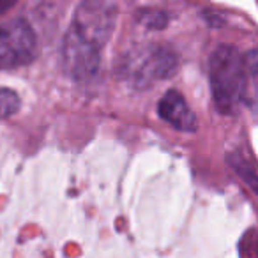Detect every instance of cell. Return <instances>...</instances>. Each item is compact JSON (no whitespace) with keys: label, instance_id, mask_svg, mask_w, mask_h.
Masks as SVG:
<instances>
[{"label":"cell","instance_id":"1","mask_svg":"<svg viewBox=\"0 0 258 258\" xmlns=\"http://www.w3.org/2000/svg\"><path fill=\"white\" fill-rule=\"evenodd\" d=\"M209 76L216 108L230 115L246 96L247 75L244 57L232 46H219L211 55Z\"/></svg>","mask_w":258,"mask_h":258},{"label":"cell","instance_id":"2","mask_svg":"<svg viewBox=\"0 0 258 258\" xmlns=\"http://www.w3.org/2000/svg\"><path fill=\"white\" fill-rule=\"evenodd\" d=\"M36 34L30 23L15 18L0 25V69L29 64L36 55Z\"/></svg>","mask_w":258,"mask_h":258},{"label":"cell","instance_id":"3","mask_svg":"<svg viewBox=\"0 0 258 258\" xmlns=\"http://www.w3.org/2000/svg\"><path fill=\"white\" fill-rule=\"evenodd\" d=\"M115 6L106 2H83L75 13L69 29L87 43L103 48L115 27Z\"/></svg>","mask_w":258,"mask_h":258},{"label":"cell","instance_id":"4","mask_svg":"<svg viewBox=\"0 0 258 258\" xmlns=\"http://www.w3.org/2000/svg\"><path fill=\"white\" fill-rule=\"evenodd\" d=\"M99 48L87 43L73 30H68L62 48V60L68 75L75 80H89L94 76L99 66Z\"/></svg>","mask_w":258,"mask_h":258},{"label":"cell","instance_id":"5","mask_svg":"<svg viewBox=\"0 0 258 258\" xmlns=\"http://www.w3.org/2000/svg\"><path fill=\"white\" fill-rule=\"evenodd\" d=\"M158 113L165 122L180 131H195L197 129V117L187 106L182 94L177 90H168L161 97L158 104Z\"/></svg>","mask_w":258,"mask_h":258},{"label":"cell","instance_id":"6","mask_svg":"<svg viewBox=\"0 0 258 258\" xmlns=\"http://www.w3.org/2000/svg\"><path fill=\"white\" fill-rule=\"evenodd\" d=\"M140 64L135 71L138 80H163L168 78L175 71V55L166 48L152 46L145 50V55H140Z\"/></svg>","mask_w":258,"mask_h":258},{"label":"cell","instance_id":"7","mask_svg":"<svg viewBox=\"0 0 258 258\" xmlns=\"http://www.w3.org/2000/svg\"><path fill=\"white\" fill-rule=\"evenodd\" d=\"M20 110V97L15 90L0 89V118H8Z\"/></svg>","mask_w":258,"mask_h":258},{"label":"cell","instance_id":"8","mask_svg":"<svg viewBox=\"0 0 258 258\" xmlns=\"http://www.w3.org/2000/svg\"><path fill=\"white\" fill-rule=\"evenodd\" d=\"M244 66H246V75L254 82L258 87V50H253L244 57Z\"/></svg>","mask_w":258,"mask_h":258},{"label":"cell","instance_id":"9","mask_svg":"<svg viewBox=\"0 0 258 258\" xmlns=\"http://www.w3.org/2000/svg\"><path fill=\"white\" fill-rule=\"evenodd\" d=\"M156 20V23H158V27H163L166 23V16L165 13H151L147 11V15L144 16V22L147 23V25H152V22Z\"/></svg>","mask_w":258,"mask_h":258},{"label":"cell","instance_id":"10","mask_svg":"<svg viewBox=\"0 0 258 258\" xmlns=\"http://www.w3.org/2000/svg\"><path fill=\"white\" fill-rule=\"evenodd\" d=\"M11 2H6V4H0V13H4V11H8L9 8H11Z\"/></svg>","mask_w":258,"mask_h":258}]
</instances>
